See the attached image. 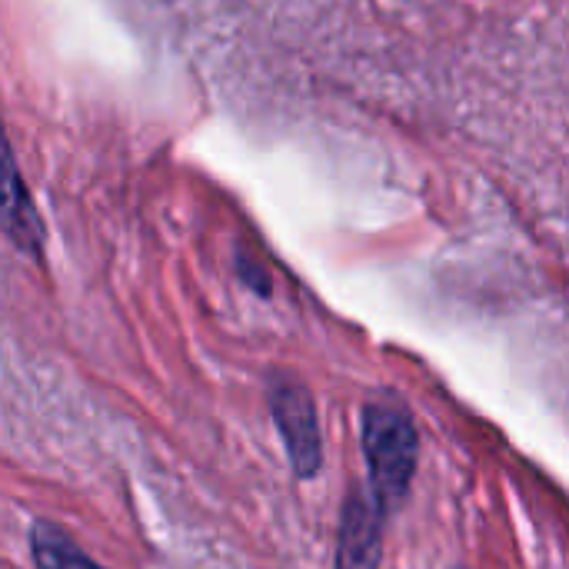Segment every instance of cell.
Instances as JSON below:
<instances>
[{
  "label": "cell",
  "instance_id": "cell-1",
  "mask_svg": "<svg viewBox=\"0 0 569 569\" xmlns=\"http://www.w3.org/2000/svg\"><path fill=\"white\" fill-rule=\"evenodd\" d=\"M360 447L367 457L370 493L383 513L407 503L420 460V437L413 417L400 403H367L360 420Z\"/></svg>",
  "mask_w": 569,
  "mask_h": 569
},
{
  "label": "cell",
  "instance_id": "cell-2",
  "mask_svg": "<svg viewBox=\"0 0 569 569\" xmlns=\"http://www.w3.org/2000/svg\"><path fill=\"white\" fill-rule=\"evenodd\" d=\"M273 423L280 430L290 470L297 480H313L323 470V433L310 390L293 377H277L267 390Z\"/></svg>",
  "mask_w": 569,
  "mask_h": 569
},
{
  "label": "cell",
  "instance_id": "cell-3",
  "mask_svg": "<svg viewBox=\"0 0 569 569\" xmlns=\"http://www.w3.org/2000/svg\"><path fill=\"white\" fill-rule=\"evenodd\" d=\"M383 510L370 490L353 487L343 500L337 567L333 569H380L383 560Z\"/></svg>",
  "mask_w": 569,
  "mask_h": 569
},
{
  "label": "cell",
  "instance_id": "cell-4",
  "mask_svg": "<svg viewBox=\"0 0 569 569\" xmlns=\"http://www.w3.org/2000/svg\"><path fill=\"white\" fill-rule=\"evenodd\" d=\"M3 223H7V237L23 250V253H40L43 247V223L40 213L27 193V183L20 180L13 150L7 153V210H3Z\"/></svg>",
  "mask_w": 569,
  "mask_h": 569
},
{
  "label": "cell",
  "instance_id": "cell-5",
  "mask_svg": "<svg viewBox=\"0 0 569 569\" xmlns=\"http://www.w3.org/2000/svg\"><path fill=\"white\" fill-rule=\"evenodd\" d=\"M30 550H33V563L40 569H103L93 563L60 527L37 520L30 527Z\"/></svg>",
  "mask_w": 569,
  "mask_h": 569
}]
</instances>
